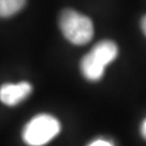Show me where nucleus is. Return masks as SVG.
Returning <instances> with one entry per match:
<instances>
[{"label":"nucleus","mask_w":146,"mask_h":146,"mask_svg":"<svg viewBox=\"0 0 146 146\" xmlns=\"http://www.w3.org/2000/svg\"><path fill=\"white\" fill-rule=\"evenodd\" d=\"M89 146H113L111 143H108V141L106 140H102V139H98V140H95L93 141Z\"/></svg>","instance_id":"423d86ee"},{"label":"nucleus","mask_w":146,"mask_h":146,"mask_svg":"<svg viewBox=\"0 0 146 146\" xmlns=\"http://www.w3.org/2000/svg\"><path fill=\"white\" fill-rule=\"evenodd\" d=\"M141 135L146 139V118L144 119V122L141 123Z\"/></svg>","instance_id":"6e6552de"},{"label":"nucleus","mask_w":146,"mask_h":146,"mask_svg":"<svg viewBox=\"0 0 146 146\" xmlns=\"http://www.w3.org/2000/svg\"><path fill=\"white\" fill-rule=\"evenodd\" d=\"M60 130L61 124L54 116L38 115L25 125L22 138L28 146H43L52 140Z\"/></svg>","instance_id":"7ed1b4c3"},{"label":"nucleus","mask_w":146,"mask_h":146,"mask_svg":"<svg viewBox=\"0 0 146 146\" xmlns=\"http://www.w3.org/2000/svg\"><path fill=\"white\" fill-rule=\"evenodd\" d=\"M58 25L65 38L74 45H84L93 39L94 26L91 20L72 9L61 12Z\"/></svg>","instance_id":"f03ea898"},{"label":"nucleus","mask_w":146,"mask_h":146,"mask_svg":"<svg viewBox=\"0 0 146 146\" xmlns=\"http://www.w3.org/2000/svg\"><path fill=\"white\" fill-rule=\"evenodd\" d=\"M25 5L26 0H0V17H11Z\"/></svg>","instance_id":"39448f33"},{"label":"nucleus","mask_w":146,"mask_h":146,"mask_svg":"<svg viewBox=\"0 0 146 146\" xmlns=\"http://www.w3.org/2000/svg\"><path fill=\"white\" fill-rule=\"evenodd\" d=\"M118 46L112 40H101L82 58L80 71L88 80L96 82L102 78L105 68L116 60Z\"/></svg>","instance_id":"f257e3e1"},{"label":"nucleus","mask_w":146,"mask_h":146,"mask_svg":"<svg viewBox=\"0 0 146 146\" xmlns=\"http://www.w3.org/2000/svg\"><path fill=\"white\" fill-rule=\"evenodd\" d=\"M32 93V85L27 82L18 84H4L0 88V101L7 106H15Z\"/></svg>","instance_id":"20e7f679"},{"label":"nucleus","mask_w":146,"mask_h":146,"mask_svg":"<svg viewBox=\"0 0 146 146\" xmlns=\"http://www.w3.org/2000/svg\"><path fill=\"white\" fill-rule=\"evenodd\" d=\"M140 26H141V31L144 32V34L146 35V15L141 18V22H140Z\"/></svg>","instance_id":"0eeeda50"}]
</instances>
